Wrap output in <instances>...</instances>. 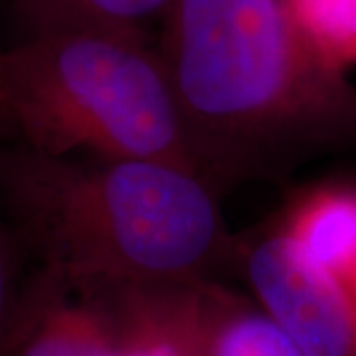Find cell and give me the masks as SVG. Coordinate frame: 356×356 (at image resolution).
<instances>
[{
    "instance_id": "6da1fadb",
    "label": "cell",
    "mask_w": 356,
    "mask_h": 356,
    "mask_svg": "<svg viewBox=\"0 0 356 356\" xmlns=\"http://www.w3.org/2000/svg\"><path fill=\"white\" fill-rule=\"evenodd\" d=\"M0 210L83 299L208 283L232 254L216 191L151 161L50 156L0 143Z\"/></svg>"
},
{
    "instance_id": "7a4b0ae2",
    "label": "cell",
    "mask_w": 356,
    "mask_h": 356,
    "mask_svg": "<svg viewBox=\"0 0 356 356\" xmlns=\"http://www.w3.org/2000/svg\"><path fill=\"white\" fill-rule=\"evenodd\" d=\"M204 180L269 178L346 99L285 0H177L156 46Z\"/></svg>"
},
{
    "instance_id": "3957f363",
    "label": "cell",
    "mask_w": 356,
    "mask_h": 356,
    "mask_svg": "<svg viewBox=\"0 0 356 356\" xmlns=\"http://www.w3.org/2000/svg\"><path fill=\"white\" fill-rule=\"evenodd\" d=\"M4 103L10 140L36 153L151 161L202 177L161 51L143 34L32 32L6 50Z\"/></svg>"
},
{
    "instance_id": "277c9868",
    "label": "cell",
    "mask_w": 356,
    "mask_h": 356,
    "mask_svg": "<svg viewBox=\"0 0 356 356\" xmlns=\"http://www.w3.org/2000/svg\"><path fill=\"white\" fill-rule=\"evenodd\" d=\"M261 311L303 356H356V313L341 281L281 229L245 252Z\"/></svg>"
},
{
    "instance_id": "5b68a950",
    "label": "cell",
    "mask_w": 356,
    "mask_h": 356,
    "mask_svg": "<svg viewBox=\"0 0 356 356\" xmlns=\"http://www.w3.org/2000/svg\"><path fill=\"white\" fill-rule=\"evenodd\" d=\"M204 285L135 289L89 301L113 321L121 356H196Z\"/></svg>"
},
{
    "instance_id": "8992f818",
    "label": "cell",
    "mask_w": 356,
    "mask_h": 356,
    "mask_svg": "<svg viewBox=\"0 0 356 356\" xmlns=\"http://www.w3.org/2000/svg\"><path fill=\"white\" fill-rule=\"evenodd\" d=\"M64 283L32 257L0 210V356H14Z\"/></svg>"
},
{
    "instance_id": "52a82bcc",
    "label": "cell",
    "mask_w": 356,
    "mask_h": 356,
    "mask_svg": "<svg viewBox=\"0 0 356 356\" xmlns=\"http://www.w3.org/2000/svg\"><path fill=\"white\" fill-rule=\"evenodd\" d=\"M196 356H303L267 317L214 285H204Z\"/></svg>"
},
{
    "instance_id": "ba28073f",
    "label": "cell",
    "mask_w": 356,
    "mask_h": 356,
    "mask_svg": "<svg viewBox=\"0 0 356 356\" xmlns=\"http://www.w3.org/2000/svg\"><path fill=\"white\" fill-rule=\"evenodd\" d=\"M14 356H121L113 321L99 303L64 289Z\"/></svg>"
},
{
    "instance_id": "9c48e42d",
    "label": "cell",
    "mask_w": 356,
    "mask_h": 356,
    "mask_svg": "<svg viewBox=\"0 0 356 356\" xmlns=\"http://www.w3.org/2000/svg\"><path fill=\"white\" fill-rule=\"evenodd\" d=\"M285 232L348 287L356 281V192L329 191L301 204Z\"/></svg>"
},
{
    "instance_id": "30bf717a",
    "label": "cell",
    "mask_w": 356,
    "mask_h": 356,
    "mask_svg": "<svg viewBox=\"0 0 356 356\" xmlns=\"http://www.w3.org/2000/svg\"><path fill=\"white\" fill-rule=\"evenodd\" d=\"M177 0H50L28 26L30 34L50 28H103L145 36V26L165 20Z\"/></svg>"
},
{
    "instance_id": "8fae6325",
    "label": "cell",
    "mask_w": 356,
    "mask_h": 356,
    "mask_svg": "<svg viewBox=\"0 0 356 356\" xmlns=\"http://www.w3.org/2000/svg\"><path fill=\"white\" fill-rule=\"evenodd\" d=\"M293 22L334 72L356 62V0H285Z\"/></svg>"
},
{
    "instance_id": "7c38bea8",
    "label": "cell",
    "mask_w": 356,
    "mask_h": 356,
    "mask_svg": "<svg viewBox=\"0 0 356 356\" xmlns=\"http://www.w3.org/2000/svg\"><path fill=\"white\" fill-rule=\"evenodd\" d=\"M4 56H6V48H2V44H0V143L10 140L6 103H4Z\"/></svg>"
},
{
    "instance_id": "4fadbf2b",
    "label": "cell",
    "mask_w": 356,
    "mask_h": 356,
    "mask_svg": "<svg viewBox=\"0 0 356 356\" xmlns=\"http://www.w3.org/2000/svg\"><path fill=\"white\" fill-rule=\"evenodd\" d=\"M48 2H50V0H16L18 10L22 13V16L26 18V22H28L34 14H38Z\"/></svg>"
},
{
    "instance_id": "5bb4252c",
    "label": "cell",
    "mask_w": 356,
    "mask_h": 356,
    "mask_svg": "<svg viewBox=\"0 0 356 356\" xmlns=\"http://www.w3.org/2000/svg\"><path fill=\"white\" fill-rule=\"evenodd\" d=\"M346 291H348L350 299H353V305H355V313H356V281L355 283H350V285L346 287Z\"/></svg>"
}]
</instances>
